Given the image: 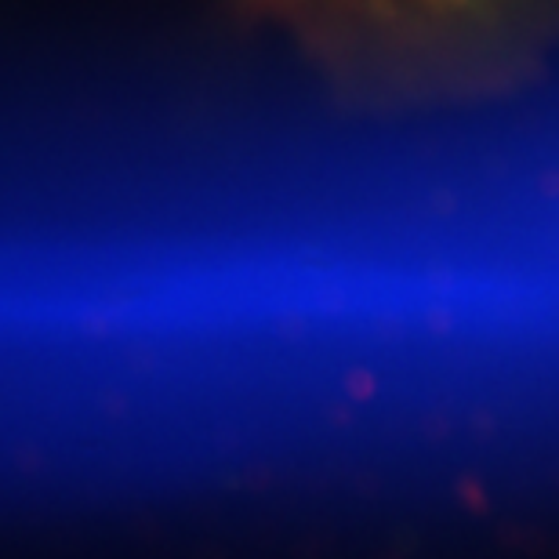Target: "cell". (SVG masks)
Wrapping results in <instances>:
<instances>
[{
    "label": "cell",
    "mask_w": 559,
    "mask_h": 559,
    "mask_svg": "<svg viewBox=\"0 0 559 559\" xmlns=\"http://www.w3.org/2000/svg\"><path fill=\"white\" fill-rule=\"evenodd\" d=\"M276 33L334 103L432 117L527 95L559 66V0H222Z\"/></svg>",
    "instance_id": "cell-1"
}]
</instances>
